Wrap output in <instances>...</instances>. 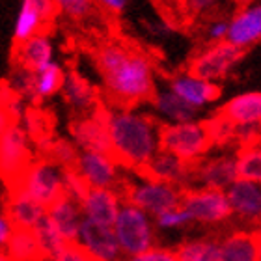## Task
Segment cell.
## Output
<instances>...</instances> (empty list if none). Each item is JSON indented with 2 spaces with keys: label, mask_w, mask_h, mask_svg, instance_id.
Masks as SVG:
<instances>
[{
  "label": "cell",
  "mask_w": 261,
  "mask_h": 261,
  "mask_svg": "<svg viewBox=\"0 0 261 261\" xmlns=\"http://www.w3.org/2000/svg\"><path fill=\"white\" fill-rule=\"evenodd\" d=\"M90 53L103 76L101 95L110 109L129 112L136 105L151 103L157 90L151 76L153 56L146 47L120 34H109L97 39Z\"/></svg>",
  "instance_id": "6da1fadb"
},
{
  "label": "cell",
  "mask_w": 261,
  "mask_h": 261,
  "mask_svg": "<svg viewBox=\"0 0 261 261\" xmlns=\"http://www.w3.org/2000/svg\"><path fill=\"white\" fill-rule=\"evenodd\" d=\"M159 120L153 116H136L130 112L112 114L109 125L112 163L135 172L155 155V133Z\"/></svg>",
  "instance_id": "7a4b0ae2"
},
{
  "label": "cell",
  "mask_w": 261,
  "mask_h": 261,
  "mask_svg": "<svg viewBox=\"0 0 261 261\" xmlns=\"http://www.w3.org/2000/svg\"><path fill=\"white\" fill-rule=\"evenodd\" d=\"M110 191H114L120 201H123L125 205L146 209L157 217L179 207L181 201V189L177 187L163 185V183H147V181L144 185H136L135 181L123 177V175L118 177L116 185Z\"/></svg>",
  "instance_id": "3957f363"
},
{
  "label": "cell",
  "mask_w": 261,
  "mask_h": 261,
  "mask_svg": "<svg viewBox=\"0 0 261 261\" xmlns=\"http://www.w3.org/2000/svg\"><path fill=\"white\" fill-rule=\"evenodd\" d=\"M157 140L159 151L172 153L189 163L201 161L205 157V153L213 147L201 121L200 123L185 121V123H175V125L159 121Z\"/></svg>",
  "instance_id": "277c9868"
},
{
  "label": "cell",
  "mask_w": 261,
  "mask_h": 261,
  "mask_svg": "<svg viewBox=\"0 0 261 261\" xmlns=\"http://www.w3.org/2000/svg\"><path fill=\"white\" fill-rule=\"evenodd\" d=\"M114 110L105 103L101 97L92 112L86 116H75L69 123V135L71 140L76 147H81L82 151L101 153L107 157H112V146H110L109 125L112 120ZM112 161V159H110Z\"/></svg>",
  "instance_id": "5b68a950"
},
{
  "label": "cell",
  "mask_w": 261,
  "mask_h": 261,
  "mask_svg": "<svg viewBox=\"0 0 261 261\" xmlns=\"http://www.w3.org/2000/svg\"><path fill=\"white\" fill-rule=\"evenodd\" d=\"M246 53H248L246 49L235 47L229 41H215L205 45L187 60L185 73L187 76H192L198 81H217L228 75V71L237 62L243 60Z\"/></svg>",
  "instance_id": "8992f818"
},
{
  "label": "cell",
  "mask_w": 261,
  "mask_h": 261,
  "mask_svg": "<svg viewBox=\"0 0 261 261\" xmlns=\"http://www.w3.org/2000/svg\"><path fill=\"white\" fill-rule=\"evenodd\" d=\"M17 189L27 192L30 198L38 201L39 205L49 209L58 198L64 196V187H62V168L56 164L45 161V159H34L32 164L27 168L22 177L17 181ZM10 187V189H13Z\"/></svg>",
  "instance_id": "52a82bcc"
},
{
  "label": "cell",
  "mask_w": 261,
  "mask_h": 261,
  "mask_svg": "<svg viewBox=\"0 0 261 261\" xmlns=\"http://www.w3.org/2000/svg\"><path fill=\"white\" fill-rule=\"evenodd\" d=\"M34 161L32 144L19 123L11 125L0 136V179L8 189L21 179Z\"/></svg>",
  "instance_id": "ba28073f"
},
{
  "label": "cell",
  "mask_w": 261,
  "mask_h": 261,
  "mask_svg": "<svg viewBox=\"0 0 261 261\" xmlns=\"http://www.w3.org/2000/svg\"><path fill=\"white\" fill-rule=\"evenodd\" d=\"M198 163L200 161L189 163V161H183V159L175 157L172 153L155 151V155L144 166L135 170L133 174L146 179L147 183H163V185L183 189V187H189L192 183Z\"/></svg>",
  "instance_id": "9c48e42d"
},
{
  "label": "cell",
  "mask_w": 261,
  "mask_h": 261,
  "mask_svg": "<svg viewBox=\"0 0 261 261\" xmlns=\"http://www.w3.org/2000/svg\"><path fill=\"white\" fill-rule=\"evenodd\" d=\"M116 239L118 245L125 254L136 256L151 248L153 245V231L149 226L147 217L142 213V209L133 205H125L118 213L116 218Z\"/></svg>",
  "instance_id": "30bf717a"
},
{
  "label": "cell",
  "mask_w": 261,
  "mask_h": 261,
  "mask_svg": "<svg viewBox=\"0 0 261 261\" xmlns=\"http://www.w3.org/2000/svg\"><path fill=\"white\" fill-rule=\"evenodd\" d=\"M179 207H183L191 215L192 220L200 222H222L233 213L228 196L222 191H213V189L183 187Z\"/></svg>",
  "instance_id": "8fae6325"
},
{
  "label": "cell",
  "mask_w": 261,
  "mask_h": 261,
  "mask_svg": "<svg viewBox=\"0 0 261 261\" xmlns=\"http://www.w3.org/2000/svg\"><path fill=\"white\" fill-rule=\"evenodd\" d=\"M19 125L27 133L28 140L32 144L34 155L36 157H43L47 149L50 147L55 140V129H56V118L50 110H45L36 105H28L27 112L19 121Z\"/></svg>",
  "instance_id": "7c38bea8"
},
{
  "label": "cell",
  "mask_w": 261,
  "mask_h": 261,
  "mask_svg": "<svg viewBox=\"0 0 261 261\" xmlns=\"http://www.w3.org/2000/svg\"><path fill=\"white\" fill-rule=\"evenodd\" d=\"M79 243L101 261L120 259L121 248L110 226L99 224L90 218H82L81 229H79Z\"/></svg>",
  "instance_id": "4fadbf2b"
},
{
  "label": "cell",
  "mask_w": 261,
  "mask_h": 261,
  "mask_svg": "<svg viewBox=\"0 0 261 261\" xmlns=\"http://www.w3.org/2000/svg\"><path fill=\"white\" fill-rule=\"evenodd\" d=\"M60 93L65 103L75 112H79V116H86V112L90 114L93 107L103 97L101 90L97 86H93L76 67H69L65 71Z\"/></svg>",
  "instance_id": "5bb4252c"
},
{
  "label": "cell",
  "mask_w": 261,
  "mask_h": 261,
  "mask_svg": "<svg viewBox=\"0 0 261 261\" xmlns=\"http://www.w3.org/2000/svg\"><path fill=\"white\" fill-rule=\"evenodd\" d=\"M55 56V47L49 34H38L11 49V62L15 67H24L30 71H38L43 65L50 64Z\"/></svg>",
  "instance_id": "9a60e30c"
},
{
  "label": "cell",
  "mask_w": 261,
  "mask_h": 261,
  "mask_svg": "<svg viewBox=\"0 0 261 261\" xmlns=\"http://www.w3.org/2000/svg\"><path fill=\"white\" fill-rule=\"evenodd\" d=\"M237 164L231 157H215V159H201L196 164L194 177L192 181H198L205 189L222 191L224 187H229L237 181Z\"/></svg>",
  "instance_id": "2e32d148"
},
{
  "label": "cell",
  "mask_w": 261,
  "mask_h": 261,
  "mask_svg": "<svg viewBox=\"0 0 261 261\" xmlns=\"http://www.w3.org/2000/svg\"><path fill=\"white\" fill-rule=\"evenodd\" d=\"M4 211L13 224V228L32 229L45 217L47 209L39 205L38 201L30 198L24 191L13 187V189H8V200H6Z\"/></svg>",
  "instance_id": "e0dca14e"
},
{
  "label": "cell",
  "mask_w": 261,
  "mask_h": 261,
  "mask_svg": "<svg viewBox=\"0 0 261 261\" xmlns=\"http://www.w3.org/2000/svg\"><path fill=\"white\" fill-rule=\"evenodd\" d=\"M76 170L88 181V185L93 189H112L120 177L116 164L101 153L82 151L79 155Z\"/></svg>",
  "instance_id": "ac0fdd59"
},
{
  "label": "cell",
  "mask_w": 261,
  "mask_h": 261,
  "mask_svg": "<svg viewBox=\"0 0 261 261\" xmlns=\"http://www.w3.org/2000/svg\"><path fill=\"white\" fill-rule=\"evenodd\" d=\"M84 218L95 220L105 226H114L120 213V198L110 189H90L88 196L81 203Z\"/></svg>",
  "instance_id": "d6986e66"
},
{
  "label": "cell",
  "mask_w": 261,
  "mask_h": 261,
  "mask_svg": "<svg viewBox=\"0 0 261 261\" xmlns=\"http://www.w3.org/2000/svg\"><path fill=\"white\" fill-rule=\"evenodd\" d=\"M228 41L235 47L246 49L261 39V4L243 8L228 24Z\"/></svg>",
  "instance_id": "ffe728a7"
},
{
  "label": "cell",
  "mask_w": 261,
  "mask_h": 261,
  "mask_svg": "<svg viewBox=\"0 0 261 261\" xmlns=\"http://www.w3.org/2000/svg\"><path fill=\"white\" fill-rule=\"evenodd\" d=\"M47 217L55 224V228L60 231L64 241L67 243L79 241V229H81L82 222V211L79 203H75L64 194L47 209Z\"/></svg>",
  "instance_id": "44dd1931"
},
{
  "label": "cell",
  "mask_w": 261,
  "mask_h": 261,
  "mask_svg": "<svg viewBox=\"0 0 261 261\" xmlns=\"http://www.w3.org/2000/svg\"><path fill=\"white\" fill-rule=\"evenodd\" d=\"M172 93L192 107H201L205 103H213L222 95V88L215 82L198 81L192 76H174L170 79Z\"/></svg>",
  "instance_id": "7402d4cb"
},
{
  "label": "cell",
  "mask_w": 261,
  "mask_h": 261,
  "mask_svg": "<svg viewBox=\"0 0 261 261\" xmlns=\"http://www.w3.org/2000/svg\"><path fill=\"white\" fill-rule=\"evenodd\" d=\"M215 114L224 116L233 125H246V123L261 125V92L241 93L222 105Z\"/></svg>",
  "instance_id": "603a6c76"
},
{
  "label": "cell",
  "mask_w": 261,
  "mask_h": 261,
  "mask_svg": "<svg viewBox=\"0 0 261 261\" xmlns=\"http://www.w3.org/2000/svg\"><path fill=\"white\" fill-rule=\"evenodd\" d=\"M228 201L239 217L248 220L261 218V189L252 181L239 179L229 185Z\"/></svg>",
  "instance_id": "cb8c5ba5"
},
{
  "label": "cell",
  "mask_w": 261,
  "mask_h": 261,
  "mask_svg": "<svg viewBox=\"0 0 261 261\" xmlns=\"http://www.w3.org/2000/svg\"><path fill=\"white\" fill-rule=\"evenodd\" d=\"M220 261H257V239L254 231H235L220 245Z\"/></svg>",
  "instance_id": "d4e9b609"
},
{
  "label": "cell",
  "mask_w": 261,
  "mask_h": 261,
  "mask_svg": "<svg viewBox=\"0 0 261 261\" xmlns=\"http://www.w3.org/2000/svg\"><path fill=\"white\" fill-rule=\"evenodd\" d=\"M4 252L11 257V261H43L45 259L32 229H21V228L13 229V233H11Z\"/></svg>",
  "instance_id": "484cf974"
},
{
  "label": "cell",
  "mask_w": 261,
  "mask_h": 261,
  "mask_svg": "<svg viewBox=\"0 0 261 261\" xmlns=\"http://www.w3.org/2000/svg\"><path fill=\"white\" fill-rule=\"evenodd\" d=\"M32 231H34V235H36V239H38V245H39V248H41V254H43L45 259L53 261L58 256V252L64 248L65 243H67L60 235V231L55 228V224L50 222V218L47 217V213H45V217L34 226Z\"/></svg>",
  "instance_id": "4316f807"
},
{
  "label": "cell",
  "mask_w": 261,
  "mask_h": 261,
  "mask_svg": "<svg viewBox=\"0 0 261 261\" xmlns=\"http://www.w3.org/2000/svg\"><path fill=\"white\" fill-rule=\"evenodd\" d=\"M36 73V93H38L39 105L43 103L45 99L53 97L62 90L64 84V69L60 64H56L55 60L50 64L43 65L41 69L34 71Z\"/></svg>",
  "instance_id": "83f0119b"
},
{
  "label": "cell",
  "mask_w": 261,
  "mask_h": 261,
  "mask_svg": "<svg viewBox=\"0 0 261 261\" xmlns=\"http://www.w3.org/2000/svg\"><path fill=\"white\" fill-rule=\"evenodd\" d=\"M151 103L155 105L163 114H166L168 118H172V120H175V121H179V123L191 121L192 116L196 114V107L185 103L183 99H179L172 92L155 93V97H153Z\"/></svg>",
  "instance_id": "f1b7e54d"
},
{
  "label": "cell",
  "mask_w": 261,
  "mask_h": 261,
  "mask_svg": "<svg viewBox=\"0 0 261 261\" xmlns=\"http://www.w3.org/2000/svg\"><path fill=\"white\" fill-rule=\"evenodd\" d=\"M174 254L177 261H220V245L215 241H187Z\"/></svg>",
  "instance_id": "f546056e"
},
{
  "label": "cell",
  "mask_w": 261,
  "mask_h": 261,
  "mask_svg": "<svg viewBox=\"0 0 261 261\" xmlns=\"http://www.w3.org/2000/svg\"><path fill=\"white\" fill-rule=\"evenodd\" d=\"M79 147L73 144V140L69 138H60V136H56L50 147L47 149L43 157H38V159H45V161H49V163L56 164L58 168H76V163H79Z\"/></svg>",
  "instance_id": "4dcf8cb0"
},
{
  "label": "cell",
  "mask_w": 261,
  "mask_h": 261,
  "mask_svg": "<svg viewBox=\"0 0 261 261\" xmlns=\"http://www.w3.org/2000/svg\"><path fill=\"white\" fill-rule=\"evenodd\" d=\"M13 92L27 101V105H36L38 107V93H36V73L24 67H15L11 69L10 76L6 79Z\"/></svg>",
  "instance_id": "1f68e13d"
},
{
  "label": "cell",
  "mask_w": 261,
  "mask_h": 261,
  "mask_svg": "<svg viewBox=\"0 0 261 261\" xmlns=\"http://www.w3.org/2000/svg\"><path fill=\"white\" fill-rule=\"evenodd\" d=\"M213 147H228L235 144V125L224 116L213 114L211 118L201 121Z\"/></svg>",
  "instance_id": "d6a6232c"
},
{
  "label": "cell",
  "mask_w": 261,
  "mask_h": 261,
  "mask_svg": "<svg viewBox=\"0 0 261 261\" xmlns=\"http://www.w3.org/2000/svg\"><path fill=\"white\" fill-rule=\"evenodd\" d=\"M237 175L241 179L257 183L261 181V149L256 147H241L237 149Z\"/></svg>",
  "instance_id": "836d02e7"
},
{
  "label": "cell",
  "mask_w": 261,
  "mask_h": 261,
  "mask_svg": "<svg viewBox=\"0 0 261 261\" xmlns=\"http://www.w3.org/2000/svg\"><path fill=\"white\" fill-rule=\"evenodd\" d=\"M62 187H64V194L67 198H71L75 203H79V205L84 201V198H86L90 189H92L76 168L62 170Z\"/></svg>",
  "instance_id": "e575fe53"
},
{
  "label": "cell",
  "mask_w": 261,
  "mask_h": 261,
  "mask_svg": "<svg viewBox=\"0 0 261 261\" xmlns=\"http://www.w3.org/2000/svg\"><path fill=\"white\" fill-rule=\"evenodd\" d=\"M0 105H2L6 109V112L10 114L13 123H19V121L22 120V116H24L27 107H28L27 101L22 97H19L6 81L0 82Z\"/></svg>",
  "instance_id": "d590c367"
},
{
  "label": "cell",
  "mask_w": 261,
  "mask_h": 261,
  "mask_svg": "<svg viewBox=\"0 0 261 261\" xmlns=\"http://www.w3.org/2000/svg\"><path fill=\"white\" fill-rule=\"evenodd\" d=\"M58 11L73 21H84L95 11L93 0H55Z\"/></svg>",
  "instance_id": "8d00e7d4"
},
{
  "label": "cell",
  "mask_w": 261,
  "mask_h": 261,
  "mask_svg": "<svg viewBox=\"0 0 261 261\" xmlns=\"http://www.w3.org/2000/svg\"><path fill=\"white\" fill-rule=\"evenodd\" d=\"M53 261H101V259L95 257L93 254H90L79 241H75V243H65L64 248L58 252V256Z\"/></svg>",
  "instance_id": "74e56055"
},
{
  "label": "cell",
  "mask_w": 261,
  "mask_h": 261,
  "mask_svg": "<svg viewBox=\"0 0 261 261\" xmlns=\"http://www.w3.org/2000/svg\"><path fill=\"white\" fill-rule=\"evenodd\" d=\"M189 220H192V218L183 207H175L172 211H166L157 217L159 228H177V226L187 224Z\"/></svg>",
  "instance_id": "f35d334b"
},
{
  "label": "cell",
  "mask_w": 261,
  "mask_h": 261,
  "mask_svg": "<svg viewBox=\"0 0 261 261\" xmlns=\"http://www.w3.org/2000/svg\"><path fill=\"white\" fill-rule=\"evenodd\" d=\"M130 261H177L174 252L164 250V248H149V250L136 254L130 257Z\"/></svg>",
  "instance_id": "ab89813d"
},
{
  "label": "cell",
  "mask_w": 261,
  "mask_h": 261,
  "mask_svg": "<svg viewBox=\"0 0 261 261\" xmlns=\"http://www.w3.org/2000/svg\"><path fill=\"white\" fill-rule=\"evenodd\" d=\"M93 4H95V8H99V11H105V13L116 17L125 10L127 0H93Z\"/></svg>",
  "instance_id": "60d3db41"
},
{
  "label": "cell",
  "mask_w": 261,
  "mask_h": 261,
  "mask_svg": "<svg viewBox=\"0 0 261 261\" xmlns=\"http://www.w3.org/2000/svg\"><path fill=\"white\" fill-rule=\"evenodd\" d=\"M13 224L11 220L8 218L4 209H0V250H4L6 245H8V241H10L11 233H13Z\"/></svg>",
  "instance_id": "b9f144b4"
},
{
  "label": "cell",
  "mask_w": 261,
  "mask_h": 261,
  "mask_svg": "<svg viewBox=\"0 0 261 261\" xmlns=\"http://www.w3.org/2000/svg\"><path fill=\"white\" fill-rule=\"evenodd\" d=\"M215 4H217V0H187V6H189V11H191L192 17H196L201 11L209 10Z\"/></svg>",
  "instance_id": "7bdbcfd3"
},
{
  "label": "cell",
  "mask_w": 261,
  "mask_h": 261,
  "mask_svg": "<svg viewBox=\"0 0 261 261\" xmlns=\"http://www.w3.org/2000/svg\"><path fill=\"white\" fill-rule=\"evenodd\" d=\"M11 125H15V123H13V120H11V118H10V114L6 112L4 107L0 105V136L4 135L6 130L10 129Z\"/></svg>",
  "instance_id": "ee69618b"
},
{
  "label": "cell",
  "mask_w": 261,
  "mask_h": 261,
  "mask_svg": "<svg viewBox=\"0 0 261 261\" xmlns=\"http://www.w3.org/2000/svg\"><path fill=\"white\" fill-rule=\"evenodd\" d=\"M233 2L239 6V8H245V6H248L250 2H254V0H233Z\"/></svg>",
  "instance_id": "f6af8a7d"
},
{
  "label": "cell",
  "mask_w": 261,
  "mask_h": 261,
  "mask_svg": "<svg viewBox=\"0 0 261 261\" xmlns=\"http://www.w3.org/2000/svg\"><path fill=\"white\" fill-rule=\"evenodd\" d=\"M256 239H257V261H261V237L256 235Z\"/></svg>",
  "instance_id": "bcb514c9"
},
{
  "label": "cell",
  "mask_w": 261,
  "mask_h": 261,
  "mask_svg": "<svg viewBox=\"0 0 261 261\" xmlns=\"http://www.w3.org/2000/svg\"><path fill=\"white\" fill-rule=\"evenodd\" d=\"M0 261H11V257L8 256L4 250H0Z\"/></svg>",
  "instance_id": "7dc6e473"
},
{
  "label": "cell",
  "mask_w": 261,
  "mask_h": 261,
  "mask_svg": "<svg viewBox=\"0 0 261 261\" xmlns=\"http://www.w3.org/2000/svg\"><path fill=\"white\" fill-rule=\"evenodd\" d=\"M43 261H50V259H43Z\"/></svg>",
  "instance_id": "c3c4849f"
}]
</instances>
